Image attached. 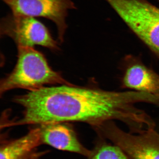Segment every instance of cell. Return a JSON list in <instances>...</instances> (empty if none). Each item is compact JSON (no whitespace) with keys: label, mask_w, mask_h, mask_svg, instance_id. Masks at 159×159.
Masks as SVG:
<instances>
[{"label":"cell","mask_w":159,"mask_h":159,"mask_svg":"<svg viewBox=\"0 0 159 159\" xmlns=\"http://www.w3.org/2000/svg\"><path fill=\"white\" fill-rule=\"evenodd\" d=\"M148 99L147 94L137 91L109 92L73 84L44 87L13 98L23 107L22 115L6 122L5 126L80 122L95 129L117 120L135 133L144 126L146 115L134 105Z\"/></svg>","instance_id":"1"},{"label":"cell","mask_w":159,"mask_h":159,"mask_svg":"<svg viewBox=\"0 0 159 159\" xmlns=\"http://www.w3.org/2000/svg\"><path fill=\"white\" fill-rule=\"evenodd\" d=\"M16 65L11 73L2 80L0 94L14 89L36 90L47 84L71 85L60 73L53 70L43 54L32 47H17Z\"/></svg>","instance_id":"2"},{"label":"cell","mask_w":159,"mask_h":159,"mask_svg":"<svg viewBox=\"0 0 159 159\" xmlns=\"http://www.w3.org/2000/svg\"><path fill=\"white\" fill-rule=\"evenodd\" d=\"M132 31L159 55V9L143 0H105Z\"/></svg>","instance_id":"3"},{"label":"cell","mask_w":159,"mask_h":159,"mask_svg":"<svg viewBox=\"0 0 159 159\" xmlns=\"http://www.w3.org/2000/svg\"><path fill=\"white\" fill-rule=\"evenodd\" d=\"M97 133L120 147L129 159H159V133L155 128L133 134L111 121L101 125Z\"/></svg>","instance_id":"4"},{"label":"cell","mask_w":159,"mask_h":159,"mask_svg":"<svg viewBox=\"0 0 159 159\" xmlns=\"http://www.w3.org/2000/svg\"><path fill=\"white\" fill-rule=\"evenodd\" d=\"M1 36L10 37L17 47L39 45L53 51L58 49L48 29L35 18L8 15L1 20Z\"/></svg>","instance_id":"5"},{"label":"cell","mask_w":159,"mask_h":159,"mask_svg":"<svg viewBox=\"0 0 159 159\" xmlns=\"http://www.w3.org/2000/svg\"><path fill=\"white\" fill-rule=\"evenodd\" d=\"M15 15L43 17L57 27L60 42L64 40L67 29L66 19L70 9H77L72 0H2Z\"/></svg>","instance_id":"6"},{"label":"cell","mask_w":159,"mask_h":159,"mask_svg":"<svg viewBox=\"0 0 159 159\" xmlns=\"http://www.w3.org/2000/svg\"><path fill=\"white\" fill-rule=\"evenodd\" d=\"M41 131L43 144L59 150L75 152L88 157L91 151L78 140L71 125L65 122H52L39 125Z\"/></svg>","instance_id":"7"},{"label":"cell","mask_w":159,"mask_h":159,"mask_svg":"<svg viewBox=\"0 0 159 159\" xmlns=\"http://www.w3.org/2000/svg\"><path fill=\"white\" fill-rule=\"evenodd\" d=\"M42 144L41 131L39 125L21 138L4 141L1 146V159H39L45 153L38 152V147Z\"/></svg>","instance_id":"8"},{"label":"cell","mask_w":159,"mask_h":159,"mask_svg":"<svg viewBox=\"0 0 159 159\" xmlns=\"http://www.w3.org/2000/svg\"><path fill=\"white\" fill-rule=\"evenodd\" d=\"M126 87L159 98V75L140 64L128 68L123 78Z\"/></svg>","instance_id":"9"},{"label":"cell","mask_w":159,"mask_h":159,"mask_svg":"<svg viewBox=\"0 0 159 159\" xmlns=\"http://www.w3.org/2000/svg\"><path fill=\"white\" fill-rule=\"evenodd\" d=\"M107 140L103 137L99 136L88 159H129L122 148L113 143H109Z\"/></svg>","instance_id":"10"}]
</instances>
